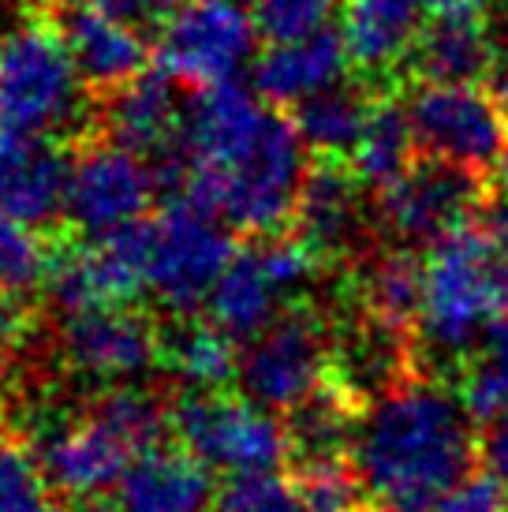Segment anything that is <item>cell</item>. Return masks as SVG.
<instances>
[{"instance_id": "1", "label": "cell", "mask_w": 508, "mask_h": 512, "mask_svg": "<svg viewBox=\"0 0 508 512\" xmlns=\"http://www.w3.org/2000/svg\"><path fill=\"white\" fill-rule=\"evenodd\" d=\"M307 143L262 94L236 83L202 86L187 101L184 154L176 180L198 202L243 232H277L296 217L307 184Z\"/></svg>"}, {"instance_id": "2", "label": "cell", "mask_w": 508, "mask_h": 512, "mask_svg": "<svg viewBox=\"0 0 508 512\" xmlns=\"http://www.w3.org/2000/svg\"><path fill=\"white\" fill-rule=\"evenodd\" d=\"M475 419L460 393L434 382H396L359 415L352 460L378 512H434L471 475Z\"/></svg>"}, {"instance_id": "3", "label": "cell", "mask_w": 508, "mask_h": 512, "mask_svg": "<svg viewBox=\"0 0 508 512\" xmlns=\"http://www.w3.org/2000/svg\"><path fill=\"white\" fill-rule=\"evenodd\" d=\"M508 311V228L501 214L467 217L430 243L423 262L419 337L438 356H460Z\"/></svg>"}, {"instance_id": "4", "label": "cell", "mask_w": 508, "mask_h": 512, "mask_svg": "<svg viewBox=\"0 0 508 512\" xmlns=\"http://www.w3.org/2000/svg\"><path fill=\"white\" fill-rule=\"evenodd\" d=\"M83 113L86 79L60 27L27 19L0 30V131L53 139L75 128Z\"/></svg>"}, {"instance_id": "5", "label": "cell", "mask_w": 508, "mask_h": 512, "mask_svg": "<svg viewBox=\"0 0 508 512\" xmlns=\"http://www.w3.org/2000/svg\"><path fill=\"white\" fill-rule=\"evenodd\" d=\"M232 255L228 225L191 199L146 221V288L172 314L202 307Z\"/></svg>"}, {"instance_id": "6", "label": "cell", "mask_w": 508, "mask_h": 512, "mask_svg": "<svg viewBox=\"0 0 508 512\" xmlns=\"http://www.w3.org/2000/svg\"><path fill=\"white\" fill-rule=\"evenodd\" d=\"M172 427L187 453L228 479L277 471L292 449L281 419L251 397L191 393L172 412Z\"/></svg>"}, {"instance_id": "7", "label": "cell", "mask_w": 508, "mask_h": 512, "mask_svg": "<svg viewBox=\"0 0 508 512\" xmlns=\"http://www.w3.org/2000/svg\"><path fill=\"white\" fill-rule=\"evenodd\" d=\"M258 15L243 0H184L165 19L157 64L176 83H236L258 49Z\"/></svg>"}, {"instance_id": "8", "label": "cell", "mask_w": 508, "mask_h": 512, "mask_svg": "<svg viewBox=\"0 0 508 512\" xmlns=\"http://www.w3.org/2000/svg\"><path fill=\"white\" fill-rule=\"evenodd\" d=\"M314 251L303 236H273V240L236 251L225 273L210 292V318L232 341H251L281 318L288 296L314 277Z\"/></svg>"}, {"instance_id": "9", "label": "cell", "mask_w": 508, "mask_h": 512, "mask_svg": "<svg viewBox=\"0 0 508 512\" xmlns=\"http://www.w3.org/2000/svg\"><path fill=\"white\" fill-rule=\"evenodd\" d=\"M415 143L456 169H490L505 154L508 116L479 83H423L408 101Z\"/></svg>"}, {"instance_id": "10", "label": "cell", "mask_w": 508, "mask_h": 512, "mask_svg": "<svg viewBox=\"0 0 508 512\" xmlns=\"http://www.w3.org/2000/svg\"><path fill=\"white\" fill-rule=\"evenodd\" d=\"M325 374L329 348L322 322L307 311H284L273 326L247 341L236 382L243 397L269 412H296L303 400L322 389Z\"/></svg>"}, {"instance_id": "11", "label": "cell", "mask_w": 508, "mask_h": 512, "mask_svg": "<svg viewBox=\"0 0 508 512\" xmlns=\"http://www.w3.org/2000/svg\"><path fill=\"white\" fill-rule=\"evenodd\" d=\"M154 169L150 161L124 143L86 146L71 161L64 214L86 236H105L116 228L142 221L146 206L154 199Z\"/></svg>"}, {"instance_id": "12", "label": "cell", "mask_w": 508, "mask_h": 512, "mask_svg": "<svg viewBox=\"0 0 508 512\" xmlns=\"http://www.w3.org/2000/svg\"><path fill=\"white\" fill-rule=\"evenodd\" d=\"M64 359L83 378L101 385H131L165 359V341L157 337L150 318L131 311L127 303H105L68 314L60 333Z\"/></svg>"}, {"instance_id": "13", "label": "cell", "mask_w": 508, "mask_h": 512, "mask_svg": "<svg viewBox=\"0 0 508 512\" xmlns=\"http://www.w3.org/2000/svg\"><path fill=\"white\" fill-rule=\"evenodd\" d=\"M49 292L68 314L105 303H127L146 288V221L90 236V243L68 247L49 258Z\"/></svg>"}, {"instance_id": "14", "label": "cell", "mask_w": 508, "mask_h": 512, "mask_svg": "<svg viewBox=\"0 0 508 512\" xmlns=\"http://www.w3.org/2000/svg\"><path fill=\"white\" fill-rule=\"evenodd\" d=\"M475 210V172L449 161H415L393 184L381 187L378 214L396 240L434 243Z\"/></svg>"}, {"instance_id": "15", "label": "cell", "mask_w": 508, "mask_h": 512, "mask_svg": "<svg viewBox=\"0 0 508 512\" xmlns=\"http://www.w3.org/2000/svg\"><path fill=\"white\" fill-rule=\"evenodd\" d=\"M135 456L139 453L131 449V441L98 412H90L79 423L45 430L38 441V464L45 479L83 501L116 490Z\"/></svg>"}, {"instance_id": "16", "label": "cell", "mask_w": 508, "mask_h": 512, "mask_svg": "<svg viewBox=\"0 0 508 512\" xmlns=\"http://www.w3.org/2000/svg\"><path fill=\"white\" fill-rule=\"evenodd\" d=\"M71 161L45 135L0 131V214L42 228L64 214Z\"/></svg>"}, {"instance_id": "17", "label": "cell", "mask_w": 508, "mask_h": 512, "mask_svg": "<svg viewBox=\"0 0 508 512\" xmlns=\"http://www.w3.org/2000/svg\"><path fill=\"white\" fill-rule=\"evenodd\" d=\"M352 68V53L340 30H311L299 38H281L254 60V90L269 105H292L318 98L325 90L344 83Z\"/></svg>"}, {"instance_id": "18", "label": "cell", "mask_w": 508, "mask_h": 512, "mask_svg": "<svg viewBox=\"0 0 508 512\" xmlns=\"http://www.w3.org/2000/svg\"><path fill=\"white\" fill-rule=\"evenodd\" d=\"M109 128L116 143L146 161H161L165 176H176L187 128V101L176 94V79L161 72L139 75L135 83L120 86L109 109Z\"/></svg>"}, {"instance_id": "19", "label": "cell", "mask_w": 508, "mask_h": 512, "mask_svg": "<svg viewBox=\"0 0 508 512\" xmlns=\"http://www.w3.org/2000/svg\"><path fill=\"white\" fill-rule=\"evenodd\" d=\"M60 34L68 42L79 75L94 90H120L146 72L150 45L142 38L139 23L101 4H71Z\"/></svg>"}, {"instance_id": "20", "label": "cell", "mask_w": 508, "mask_h": 512, "mask_svg": "<svg viewBox=\"0 0 508 512\" xmlns=\"http://www.w3.org/2000/svg\"><path fill=\"white\" fill-rule=\"evenodd\" d=\"M438 0H344L340 4V38L352 64L367 72L396 68L430 27Z\"/></svg>"}, {"instance_id": "21", "label": "cell", "mask_w": 508, "mask_h": 512, "mask_svg": "<svg viewBox=\"0 0 508 512\" xmlns=\"http://www.w3.org/2000/svg\"><path fill=\"white\" fill-rule=\"evenodd\" d=\"M213 471L187 449H146L116 483V512H206Z\"/></svg>"}, {"instance_id": "22", "label": "cell", "mask_w": 508, "mask_h": 512, "mask_svg": "<svg viewBox=\"0 0 508 512\" xmlns=\"http://www.w3.org/2000/svg\"><path fill=\"white\" fill-rule=\"evenodd\" d=\"M359 184L363 180L352 169H340L337 161H325L307 172L296 221L299 236L314 255H340L352 247L359 232Z\"/></svg>"}, {"instance_id": "23", "label": "cell", "mask_w": 508, "mask_h": 512, "mask_svg": "<svg viewBox=\"0 0 508 512\" xmlns=\"http://www.w3.org/2000/svg\"><path fill=\"white\" fill-rule=\"evenodd\" d=\"M411 57L426 83H479L494 68V38L482 15L441 12L423 30Z\"/></svg>"}, {"instance_id": "24", "label": "cell", "mask_w": 508, "mask_h": 512, "mask_svg": "<svg viewBox=\"0 0 508 512\" xmlns=\"http://www.w3.org/2000/svg\"><path fill=\"white\" fill-rule=\"evenodd\" d=\"M415 131H411L408 109H400L393 101H378L370 105L367 124H363V135L359 143L352 146V172L370 187H389L400 176L408 172L415 161Z\"/></svg>"}, {"instance_id": "25", "label": "cell", "mask_w": 508, "mask_h": 512, "mask_svg": "<svg viewBox=\"0 0 508 512\" xmlns=\"http://www.w3.org/2000/svg\"><path fill=\"white\" fill-rule=\"evenodd\" d=\"M355 397L344 385H322L311 400H303L292 412V449L303 460H325L352 449L355 438Z\"/></svg>"}, {"instance_id": "26", "label": "cell", "mask_w": 508, "mask_h": 512, "mask_svg": "<svg viewBox=\"0 0 508 512\" xmlns=\"http://www.w3.org/2000/svg\"><path fill=\"white\" fill-rule=\"evenodd\" d=\"M370 105L352 86H333L325 90L318 98L303 101L296 109V131L299 139L307 143V150L325 157H340V154H352V146L359 143L363 135V124H367Z\"/></svg>"}, {"instance_id": "27", "label": "cell", "mask_w": 508, "mask_h": 512, "mask_svg": "<svg viewBox=\"0 0 508 512\" xmlns=\"http://www.w3.org/2000/svg\"><path fill=\"white\" fill-rule=\"evenodd\" d=\"M165 359L180 374V382L195 393H221L232 378H240L236 341L221 326H187L165 344Z\"/></svg>"}, {"instance_id": "28", "label": "cell", "mask_w": 508, "mask_h": 512, "mask_svg": "<svg viewBox=\"0 0 508 512\" xmlns=\"http://www.w3.org/2000/svg\"><path fill=\"white\" fill-rule=\"evenodd\" d=\"M363 307L378 326L404 329L419 322L423 307V262L396 251L378 258L363 277Z\"/></svg>"}, {"instance_id": "29", "label": "cell", "mask_w": 508, "mask_h": 512, "mask_svg": "<svg viewBox=\"0 0 508 512\" xmlns=\"http://www.w3.org/2000/svg\"><path fill=\"white\" fill-rule=\"evenodd\" d=\"M460 400L475 423H490L508 408V311L482 333V352L467 367Z\"/></svg>"}, {"instance_id": "30", "label": "cell", "mask_w": 508, "mask_h": 512, "mask_svg": "<svg viewBox=\"0 0 508 512\" xmlns=\"http://www.w3.org/2000/svg\"><path fill=\"white\" fill-rule=\"evenodd\" d=\"M94 412L101 419H109L127 441H131V449L135 453H146V449H157L161 438L169 434V412H165V404L154 397V393H146L139 385H116L109 389L105 397L94 404Z\"/></svg>"}, {"instance_id": "31", "label": "cell", "mask_w": 508, "mask_h": 512, "mask_svg": "<svg viewBox=\"0 0 508 512\" xmlns=\"http://www.w3.org/2000/svg\"><path fill=\"white\" fill-rule=\"evenodd\" d=\"M396 329L378 326L370 333H359L337 359V385H344L348 393H363V389H389L396 385V370H400V352L393 348Z\"/></svg>"}, {"instance_id": "32", "label": "cell", "mask_w": 508, "mask_h": 512, "mask_svg": "<svg viewBox=\"0 0 508 512\" xmlns=\"http://www.w3.org/2000/svg\"><path fill=\"white\" fill-rule=\"evenodd\" d=\"M49 273V251L30 225L0 214V296H19L42 285Z\"/></svg>"}, {"instance_id": "33", "label": "cell", "mask_w": 508, "mask_h": 512, "mask_svg": "<svg viewBox=\"0 0 508 512\" xmlns=\"http://www.w3.org/2000/svg\"><path fill=\"white\" fill-rule=\"evenodd\" d=\"M213 512H307L296 483H284L277 471L236 475L217 494Z\"/></svg>"}, {"instance_id": "34", "label": "cell", "mask_w": 508, "mask_h": 512, "mask_svg": "<svg viewBox=\"0 0 508 512\" xmlns=\"http://www.w3.org/2000/svg\"><path fill=\"white\" fill-rule=\"evenodd\" d=\"M296 486L307 512H352L355 498L363 494L355 468H344L340 456L307 460Z\"/></svg>"}, {"instance_id": "35", "label": "cell", "mask_w": 508, "mask_h": 512, "mask_svg": "<svg viewBox=\"0 0 508 512\" xmlns=\"http://www.w3.org/2000/svg\"><path fill=\"white\" fill-rule=\"evenodd\" d=\"M45 471L38 453L15 441H0V512H42L45 509Z\"/></svg>"}, {"instance_id": "36", "label": "cell", "mask_w": 508, "mask_h": 512, "mask_svg": "<svg viewBox=\"0 0 508 512\" xmlns=\"http://www.w3.org/2000/svg\"><path fill=\"white\" fill-rule=\"evenodd\" d=\"M340 4L344 0H258L254 15L269 42H281V38H299V34L329 27Z\"/></svg>"}, {"instance_id": "37", "label": "cell", "mask_w": 508, "mask_h": 512, "mask_svg": "<svg viewBox=\"0 0 508 512\" xmlns=\"http://www.w3.org/2000/svg\"><path fill=\"white\" fill-rule=\"evenodd\" d=\"M434 512H508V490L494 471H486V475H464L434 505Z\"/></svg>"}, {"instance_id": "38", "label": "cell", "mask_w": 508, "mask_h": 512, "mask_svg": "<svg viewBox=\"0 0 508 512\" xmlns=\"http://www.w3.org/2000/svg\"><path fill=\"white\" fill-rule=\"evenodd\" d=\"M482 456H486V468L494 471L501 483H508V408L497 415V419H490V423H486Z\"/></svg>"}, {"instance_id": "39", "label": "cell", "mask_w": 508, "mask_h": 512, "mask_svg": "<svg viewBox=\"0 0 508 512\" xmlns=\"http://www.w3.org/2000/svg\"><path fill=\"white\" fill-rule=\"evenodd\" d=\"M94 4L124 15L131 23H150V19H169L184 0H94Z\"/></svg>"}, {"instance_id": "40", "label": "cell", "mask_w": 508, "mask_h": 512, "mask_svg": "<svg viewBox=\"0 0 508 512\" xmlns=\"http://www.w3.org/2000/svg\"><path fill=\"white\" fill-rule=\"evenodd\" d=\"M494 0H438L441 12L449 15H482Z\"/></svg>"}, {"instance_id": "41", "label": "cell", "mask_w": 508, "mask_h": 512, "mask_svg": "<svg viewBox=\"0 0 508 512\" xmlns=\"http://www.w3.org/2000/svg\"><path fill=\"white\" fill-rule=\"evenodd\" d=\"M494 98L501 101V109H505V116H508V49H505V57H501V64H497V86H494Z\"/></svg>"}, {"instance_id": "42", "label": "cell", "mask_w": 508, "mask_h": 512, "mask_svg": "<svg viewBox=\"0 0 508 512\" xmlns=\"http://www.w3.org/2000/svg\"><path fill=\"white\" fill-rule=\"evenodd\" d=\"M497 180H501V187H505V195H508V146H505V154H501V161H497Z\"/></svg>"}, {"instance_id": "43", "label": "cell", "mask_w": 508, "mask_h": 512, "mask_svg": "<svg viewBox=\"0 0 508 512\" xmlns=\"http://www.w3.org/2000/svg\"><path fill=\"white\" fill-rule=\"evenodd\" d=\"M60 4H68L71 8V4H94V0H60Z\"/></svg>"}, {"instance_id": "44", "label": "cell", "mask_w": 508, "mask_h": 512, "mask_svg": "<svg viewBox=\"0 0 508 512\" xmlns=\"http://www.w3.org/2000/svg\"><path fill=\"white\" fill-rule=\"evenodd\" d=\"M42 512H53V509H49V505H45V509H42Z\"/></svg>"}, {"instance_id": "45", "label": "cell", "mask_w": 508, "mask_h": 512, "mask_svg": "<svg viewBox=\"0 0 508 512\" xmlns=\"http://www.w3.org/2000/svg\"><path fill=\"white\" fill-rule=\"evenodd\" d=\"M505 4H508V0H505Z\"/></svg>"}]
</instances>
